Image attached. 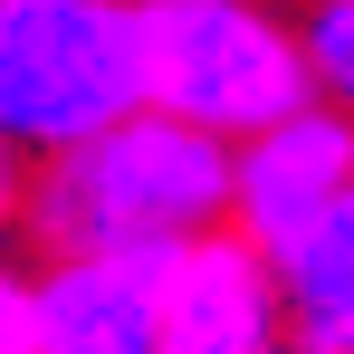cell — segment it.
<instances>
[{
    "label": "cell",
    "instance_id": "52a82bcc",
    "mask_svg": "<svg viewBox=\"0 0 354 354\" xmlns=\"http://www.w3.org/2000/svg\"><path fill=\"white\" fill-rule=\"evenodd\" d=\"M278 354H354V182L268 259Z\"/></svg>",
    "mask_w": 354,
    "mask_h": 354
},
{
    "label": "cell",
    "instance_id": "ba28073f",
    "mask_svg": "<svg viewBox=\"0 0 354 354\" xmlns=\"http://www.w3.org/2000/svg\"><path fill=\"white\" fill-rule=\"evenodd\" d=\"M297 58H306V96L354 115V0H306L297 10Z\"/></svg>",
    "mask_w": 354,
    "mask_h": 354
},
{
    "label": "cell",
    "instance_id": "6da1fadb",
    "mask_svg": "<svg viewBox=\"0 0 354 354\" xmlns=\"http://www.w3.org/2000/svg\"><path fill=\"white\" fill-rule=\"evenodd\" d=\"M221 201H230V144L221 134L163 115V106H124L115 124L19 163L10 239H29L39 259H67V249H173V239L221 230Z\"/></svg>",
    "mask_w": 354,
    "mask_h": 354
},
{
    "label": "cell",
    "instance_id": "5b68a950",
    "mask_svg": "<svg viewBox=\"0 0 354 354\" xmlns=\"http://www.w3.org/2000/svg\"><path fill=\"white\" fill-rule=\"evenodd\" d=\"M173 249L39 259L29 268V354H153L163 345V259Z\"/></svg>",
    "mask_w": 354,
    "mask_h": 354
},
{
    "label": "cell",
    "instance_id": "277c9868",
    "mask_svg": "<svg viewBox=\"0 0 354 354\" xmlns=\"http://www.w3.org/2000/svg\"><path fill=\"white\" fill-rule=\"evenodd\" d=\"M354 182V115L326 96H297L288 115L249 124L230 144V201H221V230L249 239L259 259H278L335 192Z\"/></svg>",
    "mask_w": 354,
    "mask_h": 354
},
{
    "label": "cell",
    "instance_id": "9c48e42d",
    "mask_svg": "<svg viewBox=\"0 0 354 354\" xmlns=\"http://www.w3.org/2000/svg\"><path fill=\"white\" fill-rule=\"evenodd\" d=\"M0 354H29V268L0 259Z\"/></svg>",
    "mask_w": 354,
    "mask_h": 354
},
{
    "label": "cell",
    "instance_id": "30bf717a",
    "mask_svg": "<svg viewBox=\"0 0 354 354\" xmlns=\"http://www.w3.org/2000/svg\"><path fill=\"white\" fill-rule=\"evenodd\" d=\"M10 221H19V153L0 144V239H10Z\"/></svg>",
    "mask_w": 354,
    "mask_h": 354
},
{
    "label": "cell",
    "instance_id": "8992f818",
    "mask_svg": "<svg viewBox=\"0 0 354 354\" xmlns=\"http://www.w3.org/2000/svg\"><path fill=\"white\" fill-rule=\"evenodd\" d=\"M153 354H278L268 259L230 230H201L163 259V345Z\"/></svg>",
    "mask_w": 354,
    "mask_h": 354
},
{
    "label": "cell",
    "instance_id": "7a4b0ae2",
    "mask_svg": "<svg viewBox=\"0 0 354 354\" xmlns=\"http://www.w3.org/2000/svg\"><path fill=\"white\" fill-rule=\"evenodd\" d=\"M134 77L144 106L239 144L249 124L306 96L297 10L278 0H134Z\"/></svg>",
    "mask_w": 354,
    "mask_h": 354
},
{
    "label": "cell",
    "instance_id": "3957f363",
    "mask_svg": "<svg viewBox=\"0 0 354 354\" xmlns=\"http://www.w3.org/2000/svg\"><path fill=\"white\" fill-rule=\"evenodd\" d=\"M144 106L134 0H0V144L19 163Z\"/></svg>",
    "mask_w": 354,
    "mask_h": 354
}]
</instances>
